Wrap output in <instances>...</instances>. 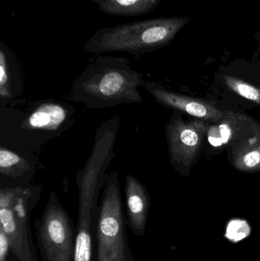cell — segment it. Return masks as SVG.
Wrapping results in <instances>:
<instances>
[{"mask_svg": "<svg viewBox=\"0 0 260 261\" xmlns=\"http://www.w3.org/2000/svg\"><path fill=\"white\" fill-rule=\"evenodd\" d=\"M146 81L122 61H102L87 67L73 83L71 97L88 109L143 102L139 89Z\"/></svg>", "mask_w": 260, "mask_h": 261, "instance_id": "1", "label": "cell"}, {"mask_svg": "<svg viewBox=\"0 0 260 261\" xmlns=\"http://www.w3.org/2000/svg\"><path fill=\"white\" fill-rule=\"evenodd\" d=\"M41 193V188L31 186H7L0 190V229L9 239L15 261H41L30 225Z\"/></svg>", "mask_w": 260, "mask_h": 261, "instance_id": "2", "label": "cell"}, {"mask_svg": "<svg viewBox=\"0 0 260 261\" xmlns=\"http://www.w3.org/2000/svg\"><path fill=\"white\" fill-rule=\"evenodd\" d=\"M95 234L96 261H122L128 239L117 172L105 179Z\"/></svg>", "mask_w": 260, "mask_h": 261, "instance_id": "3", "label": "cell"}, {"mask_svg": "<svg viewBox=\"0 0 260 261\" xmlns=\"http://www.w3.org/2000/svg\"><path fill=\"white\" fill-rule=\"evenodd\" d=\"M35 227L41 261H74L76 228L54 192Z\"/></svg>", "mask_w": 260, "mask_h": 261, "instance_id": "4", "label": "cell"}, {"mask_svg": "<svg viewBox=\"0 0 260 261\" xmlns=\"http://www.w3.org/2000/svg\"><path fill=\"white\" fill-rule=\"evenodd\" d=\"M74 110L63 102L48 101L32 107L24 117L18 119V135L31 139L35 147L59 137L73 124Z\"/></svg>", "mask_w": 260, "mask_h": 261, "instance_id": "5", "label": "cell"}, {"mask_svg": "<svg viewBox=\"0 0 260 261\" xmlns=\"http://www.w3.org/2000/svg\"><path fill=\"white\" fill-rule=\"evenodd\" d=\"M209 122L195 120L186 122L172 116L166 126L169 158L172 165L180 170H189L201 150Z\"/></svg>", "mask_w": 260, "mask_h": 261, "instance_id": "6", "label": "cell"}, {"mask_svg": "<svg viewBox=\"0 0 260 261\" xmlns=\"http://www.w3.org/2000/svg\"><path fill=\"white\" fill-rule=\"evenodd\" d=\"M143 87L159 103L168 108L183 112L200 120L217 123L224 116V112L206 101L174 93L155 83L146 82Z\"/></svg>", "mask_w": 260, "mask_h": 261, "instance_id": "7", "label": "cell"}, {"mask_svg": "<svg viewBox=\"0 0 260 261\" xmlns=\"http://www.w3.org/2000/svg\"><path fill=\"white\" fill-rule=\"evenodd\" d=\"M125 197L127 224L134 236L142 237L146 230L150 208V196L148 190L135 176L127 174Z\"/></svg>", "mask_w": 260, "mask_h": 261, "instance_id": "8", "label": "cell"}, {"mask_svg": "<svg viewBox=\"0 0 260 261\" xmlns=\"http://www.w3.org/2000/svg\"><path fill=\"white\" fill-rule=\"evenodd\" d=\"M247 118L232 112H224V116L217 123L209 125L207 137L214 147H221L239 138L247 125Z\"/></svg>", "mask_w": 260, "mask_h": 261, "instance_id": "9", "label": "cell"}, {"mask_svg": "<svg viewBox=\"0 0 260 261\" xmlns=\"http://www.w3.org/2000/svg\"><path fill=\"white\" fill-rule=\"evenodd\" d=\"M98 214L78 216L74 261H94V236Z\"/></svg>", "mask_w": 260, "mask_h": 261, "instance_id": "10", "label": "cell"}, {"mask_svg": "<svg viewBox=\"0 0 260 261\" xmlns=\"http://www.w3.org/2000/svg\"><path fill=\"white\" fill-rule=\"evenodd\" d=\"M232 162L240 171L252 173L260 170V133L233 146Z\"/></svg>", "mask_w": 260, "mask_h": 261, "instance_id": "11", "label": "cell"}, {"mask_svg": "<svg viewBox=\"0 0 260 261\" xmlns=\"http://www.w3.org/2000/svg\"><path fill=\"white\" fill-rule=\"evenodd\" d=\"M31 161L25 159L23 155L18 154L7 147H0V173L6 177L19 178L24 173L31 174L32 170Z\"/></svg>", "mask_w": 260, "mask_h": 261, "instance_id": "12", "label": "cell"}, {"mask_svg": "<svg viewBox=\"0 0 260 261\" xmlns=\"http://www.w3.org/2000/svg\"><path fill=\"white\" fill-rule=\"evenodd\" d=\"M227 87L237 94L260 106V88L232 76H224Z\"/></svg>", "mask_w": 260, "mask_h": 261, "instance_id": "13", "label": "cell"}, {"mask_svg": "<svg viewBox=\"0 0 260 261\" xmlns=\"http://www.w3.org/2000/svg\"><path fill=\"white\" fill-rule=\"evenodd\" d=\"M18 96L12 84V76L8 68L7 62L4 54L1 51L0 56V98L2 106L12 101L15 96Z\"/></svg>", "mask_w": 260, "mask_h": 261, "instance_id": "14", "label": "cell"}, {"mask_svg": "<svg viewBox=\"0 0 260 261\" xmlns=\"http://www.w3.org/2000/svg\"><path fill=\"white\" fill-rule=\"evenodd\" d=\"M250 233V228L245 221L233 220L228 224L227 228V239L234 242H239L245 239Z\"/></svg>", "mask_w": 260, "mask_h": 261, "instance_id": "15", "label": "cell"}, {"mask_svg": "<svg viewBox=\"0 0 260 261\" xmlns=\"http://www.w3.org/2000/svg\"><path fill=\"white\" fill-rule=\"evenodd\" d=\"M169 29L165 26H155L145 32L142 41L145 44H156L164 41L169 36Z\"/></svg>", "mask_w": 260, "mask_h": 261, "instance_id": "16", "label": "cell"}, {"mask_svg": "<svg viewBox=\"0 0 260 261\" xmlns=\"http://www.w3.org/2000/svg\"><path fill=\"white\" fill-rule=\"evenodd\" d=\"M0 261H15L7 236L0 229Z\"/></svg>", "mask_w": 260, "mask_h": 261, "instance_id": "17", "label": "cell"}, {"mask_svg": "<svg viewBox=\"0 0 260 261\" xmlns=\"http://www.w3.org/2000/svg\"><path fill=\"white\" fill-rule=\"evenodd\" d=\"M122 261H135L132 252H131L128 240L126 242V245H125V254H124L123 257H122Z\"/></svg>", "mask_w": 260, "mask_h": 261, "instance_id": "18", "label": "cell"}, {"mask_svg": "<svg viewBox=\"0 0 260 261\" xmlns=\"http://www.w3.org/2000/svg\"><path fill=\"white\" fill-rule=\"evenodd\" d=\"M117 1L119 4L122 5V6H131L136 3L137 0H117Z\"/></svg>", "mask_w": 260, "mask_h": 261, "instance_id": "19", "label": "cell"}, {"mask_svg": "<svg viewBox=\"0 0 260 261\" xmlns=\"http://www.w3.org/2000/svg\"><path fill=\"white\" fill-rule=\"evenodd\" d=\"M259 47H258V51H260V37L259 38Z\"/></svg>", "mask_w": 260, "mask_h": 261, "instance_id": "20", "label": "cell"}]
</instances>
